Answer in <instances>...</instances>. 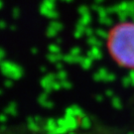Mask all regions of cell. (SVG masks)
I'll return each mask as SVG.
<instances>
[{
	"label": "cell",
	"mask_w": 134,
	"mask_h": 134,
	"mask_svg": "<svg viewBox=\"0 0 134 134\" xmlns=\"http://www.w3.org/2000/svg\"><path fill=\"white\" fill-rule=\"evenodd\" d=\"M106 48L119 67L134 70V21H122L111 27L106 37Z\"/></svg>",
	"instance_id": "1"
}]
</instances>
